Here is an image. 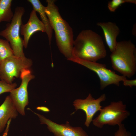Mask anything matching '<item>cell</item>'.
Returning <instances> with one entry per match:
<instances>
[{
    "label": "cell",
    "instance_id": "6da1fadb",
    "mask_svg": "<svg viewBox=\"0 0 136 136\" xmlns=\"http://www.w3.org/2000/svg\"><path fill=\"white\" fill-rule=\"evenodd\" d=\"M45 11L52 29L54 31L56 42L60 52L67 59L73 56L74 40L72 28L60 15L55 0H47Z\"/></svg>",
    "mask_w": 136,
    "mask_h": 136
},
{
    "label": "cell",
    "instance_id": "7a4b0ae2",
    "mask_svg": "<svg viewBox=\"0 0 136 136\" xmlns=\"http://www.w3.org/2000/svg\"><path fill=\"white\" fill-rule=\"evenodd\" d=\"M107 54L101 37L91 30H82L74 41L73 56L85 60L96 62L105 57Z\"/></svg>",
    "mask_w": 136,
    "mask_h": 136
},
{
    "label": "cell",
    "instance_id": "3957f363",
    "mask_svg": "<svg viewBox=\"0 0 136 136\" xmlns=\"http://www.w3.org/2000/svg\"><path fill=\"white\" fill-rule=\"evenodd\" d=\"M113 69L130 78L136 72V48L130 40L117 42L110 55Z\"/></svg>",
    "mask_w": 136,
    "mask_h": 136
},
{
    "label": "cell",
    "instance_id": "277c9868",
    "mask_svg": "<svg viewBox=\"0 0 136 136\" xmlns=\"http://www.w3.org/2000/svg\"><path fill=\"white\" fill-rule=\"evenodd\" d=\"M25 11L23 7H17L11 21L7 24L4 29L0 32V36L10 43L14 55L22 57L25 56L23 49V39L20 36V28Z\"/></svg>",
    "mask_w": 136,
    "mask_h": 136
},
{
    "label": "cell",
    "instance_id": "5b68a950",
    "mask_svg": "<svg viewBox=\"0 0 136 136\" xmlns=\"http://www.w3.org/2000/svg\"><path fill=\"white\" fill-rule=\"evenodd\" d=\"M99 111V114L92 122L94 126L100 128L106 125L119 126L130 115L126 110V105L121 100L111 102Z\"/></svg>",
    "mask_w": 136,
    "mask_h": 136
},
{
    "label": "cell",
    "instance_id": "8992f818",
    "mask_svg": "<svg viewBox=\"0 0 136 136\" xmlns=\"http://www.w3.org/2000/svg\"><path fill=\"white\" fill-rule=\"evenodd\" d=\"M67 60L80 64L95 72L99 79L101 90L111 84L119 86L120 82L127 79L126 77L119 75L114 71L107 69L105 64L85 60L74 56Z\"/></svg>",
    "mask_w": 136,
    "mask_h": 136
},
{
    "label": "cell",
    "instance_id": "52a82bcc",
    "mask_svg": "<svg viewBox=\"0 0 136 136\" xmlns=\"http://www.w3.org/2000/svg\"><path fill=\"white\" fill-rule=\"evenodd\" d=\"M32 65L31 59L25 57L13 55L5 59L0 64V79L10 84L15 78L20 77L22 71L29 69Z\"/></svg>",
    "mask_w": 136,
    "mask_h": 136
},
{
    "label": "cell",
    "instance_id": "ba28073f",
    "mask_svg": "<svg viewBox=\"0 0 136 136\" xmlns=\"http://www.w3.org/2000/svg\"><path fill=\"white\" fill-rule=\"evenodd\" d=\"M20 77L21 80L20 86L12 90L9 96L18 112L24 116L25 115V108L29 103L28 85L35 76L29 69H26L22 71Z\"/></svg>",
    "mask_w": 136,
    "mask_h": 136
},
{
    "label": "cell",
    "instance_id": "9c48e42d",
    "mask_svg": "<svg viewBox=\"0 0 136 136\" xmlns=\"http://www.w3.org/2000/svg\"><path fill=\"white\" fill-rule=\"evenodd\" d=\"M106 99L105 94H102L98 98L95 99L92 97L91 93H89L85 99H77L73 102V105L76 111L81 109L85 113L86 119L84 124L87 127H89L95 114L103 107L100 104L102 101H105Z\"/></svg>",
    "mask_w": 136,
    "mask_h": 136
},
{
    "label": "cell",
    "instance_id": "30bf717a",
    "mask_svg": "<svg viewBox=\"0 0 136 136\" xmlns=\"http://www.w3.org/2000/svg\"><path fill=\"white\" fill-rule=\"evenodd\" d=\"M30 110L38 117L41 124H46L49 130L55 136H89L80 127H72L67 121L65 124H59L42 115L35 112L31 109Z\"/></svg>",
    "mask_w": 136,
    "mask_h": 136
},
{
    "label": "cell",
    "instance_id": "8fae6325",
    "mask_svg": "<svg viewBox=\"0 0 136 136\" xmlns=\"http://www.w3.org/2000/svg\"><path fill=\"white\" fill-rule=\"evenodd\" d=\"M36 12L33 10L31 12L29 20L25 24H22L20 28V33L24 37L23 40V47L27 48L30 39L35 32L41 31L45 32L43 24L38 17Z\"/></svg>",
    "mask_w": 136,
    "mask_h": 136
},
{
    "label": "cell",
    "instance_id": "7c38bea8",
    "mask_svg": "<svg viewBox=\"0 0 136 136\" xmlns=\"http://www.w3.org/2000/svg\"><path fill=\"white\" fill-rule=\"evenodd\" d=\"M97 25L102 28L106 43L110 51L113 52L116 46V38L120 32L119 27L115 23L111 22H98Z\"/></svg>",
    "mask_w": 136,
    "mask_h": 136
},
{
    "label": "cell",
    "instance_id": "4fadbf2b",
    "mask_svg": "<svg viewBox=\"0 0 136 136\" xmlns=\"http://www.w3.org/2000/svg\"><path fill=\"white\" fill-rule=\"evenodd\" d=\"M18 115V112L9 96H7L0 106V133L4 130L9 120L15 119Z\"/></svg>",
    "mask_w": 136,
    "mask_h": 136
},
{
    "label": "cell",
    "instance_id": "5bb4252c",
    "mask_svg": "<svg viewBox=\"0 0 136 136\" xmlns=\"http://www.w3.org/2000/svg\"><path fill=\"white\" fill-rule=\"evenodd\" d=\"M27 1L31 4L33 10L39 14L41 21L44 25L46 33L50 45L52 39V29L45 11V7L42 4L39 0H28Z\"/></svg>",
    "mask_w": 136,
    "mask_h": 136
},
{
    "label": "cell",
    "instance_id": "9a60e30c",
    "mask_svg": "<svg viewBox=\"0 0 136 136\" xmlns=\"http://www.w3.org/2000/svg\"><path fill=\"white\" fill-rule=\"evenodd\" d=\"M12 0H0V23L10 22L14 15L11 8Z\"/></svg>",
    "mask_w": 136,
    "mask_h": 136
},
{
    "label": "cell",
    "instance_id": "2e32d148",
    "mask_svg": "<svg viewBox=\"0 0 136 136\" xmlns=\"http://www.w3.org/2000/svg\"><path fill=\"white\" fill-rule=\"evenodd\" d=\"M14 55L13 51L8 42L0 38V64L5 59Z\"/></svg>",
    "mask_w": 136,
    "mask_h": 136
},
{
    "label": "cell",
    "instance_id": "e0dca14e",
    "mask_svg": "<svg viewBox=\"0 0 136 136\" xmlns=\"http://www.w3.org/2000/svg\"><path fill=\"white\" fill-rule=\"evenodd\" d=\"M125 3L136 4L135 0H112L108 2V8L111 12H114L116 9L122 4Z\"/></svg>",
    "mask_w": 136,
    "mask_h": 136
},
{
    "label": "cell",
    "instance_id": "ac0fdd59",
    "mask_svg": "<svg viewBox=\"0 0 136 136\" xmlns=\"http://www.w3.org/2000/svg\"><path fill=\"white\" fill-rule=\"evenodd\" d=\"M17 86V84L15 83L10 84L0 80V94L5 92H10L15 88Z\"/></svg>",
    "mask_w": 136,
    "mask_h": 136
},
{
    "label": "cell",
    "instance_id": "d6986e66",
    "mask_svg": "<svg viewBox=\"0 0 136 136\" xmlns=\"http://www.w3.org/2000/svg\"><path fill=\"white\" fill-rule=\"evenodd\" d=\"M118 126V129L115 132L114 136H131V133L127 131L123 124Z\"/></svg>",
    "mask_w": 136,
    "mask_h": 136
},
{
    "label": "cell",
    "instance_id": "ffe728a7",
    "mask_svg": "<svg viewBox=\"0 0 136 136\" xmlns=\"http://www.w3.org/2000/svg\"><path fill=\"white\" fill-rule=\"evenodd\" d=\"M123 85L125 86H129L131 88L136 86V79L129 80L127 79L123 81Z\"/></svg>",
    "mask_w": 136,
    "mask_h": 136
},
{
    "label": "cell",
    "instance_id": "44dd1931",
    "mask_svg": "<svg viewBox=\"0 0 136 136\" xmlns=\"http://www.w3.org/2000/svg\"><path fill=\"white\" fill-rule=\"evenodd\" d=\"M12 119H10L7 122V125L5 130L3 133L2 136H7L9 131L10 124Z\"/></svg>",
    "mask_w": 136,
    "mask_h": 136
},
{
    "label": "cell",
    "instance_id": "7402d4cb",
    "mask_svg": "<svg viewBox=\"0 0 136 136\" xmlns=\"http://www.w3.org/2000/svg\"><path fill=\"white\" fill-rule=\"evenodd\" d=\"M36 109L38 110H40L44 112H49L50 110L47 107H38Z\"/></svg>",
    "mask_w": 136,
    "mask_h": 136
}]
</instances>
